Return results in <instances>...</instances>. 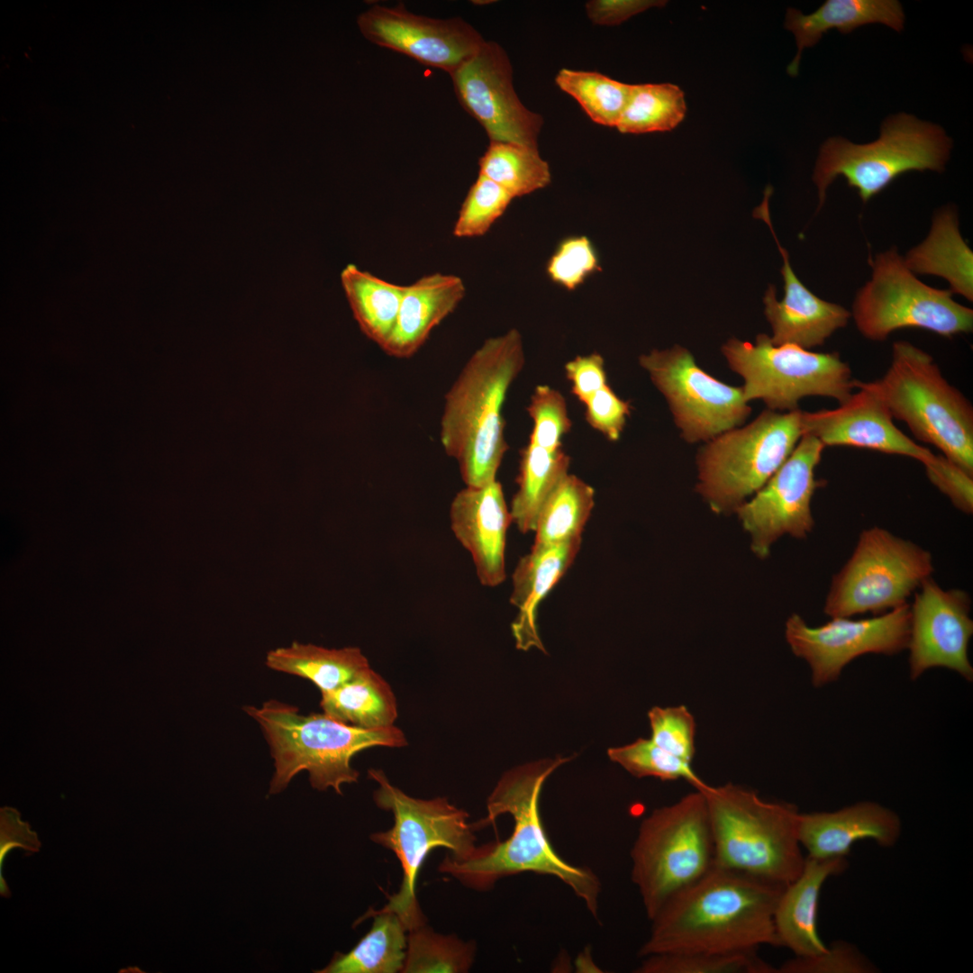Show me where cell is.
I'll list each match as a JSON object with an SVG mask.
<instances>
[{
	"label": "cell",
	"instance_id": "1",
	"mask_svg": "<svg viewBox=\"0 0 973 973\" xmlns=\"http://www.w3.org/2000/svg\"><path fill=\"white\" fill-rule=\"evenodd\" d=\"M784 887L714 865L650 920L639 956L778 947L774 912Z\"/></svg>",
	"mask_w": 973,
	"mask_h": 973
},
{
	"label": "cell",
	"instance_id": "2",
	"mask_svg": "<svg viewBox=\"0 0 973 973\" xmlns=\"http://www.w3.org/2000/svg\"><path fill=\"white\" fill-rule=\"evenodd\" d=\"M568 758L541 759L506 771L488 796L481 829L504 814L514 819L511 835L504 841L478 847L465 860L447 855L439 871L477 890L489 889L500 878L523 872L552 876L567 885L595 916L598 914L600 882L587 868L572 865L553 849L543 827L539 798L547 777Z\"/></svg>",
	"mask_w": 973,
	"mask_h": 973
},
{
	"label": "cell",
	"instance_id": "3",
	"mask_svg": "<svg viewBox=\"0 0 973 973\" xmlns=\"http://www.w3.org/2000/svg\"><path fill=\"white\" fill-rule=\"evenodd\" d=\"M524 363L522 335L510 329L483 342L445 395L441 442L458 462L466 486L496 480L509 448L502 410Z\"/></svg>",
	"mask_w": 973,
	"mask_h": 973
},
{
	"label": "cell",
	"instance_id": "4",
	"mask_svg": "<svg viewBox=\"0 0 973 973\" xmlns=\"http://www.w3.org/2000/svg\"><path fill=\"white\" fill-rule=\"evenodd\" d=\"M244 711L260 725L274 759L275 773L269 794L284 790L300 771L309 773L312 787L333 788L358 781L352 768L353 756L366 749L398 748L406 744L404 732L396 725L363 729L343 723L325 714H299L298 708L277 700Z\"/></svg>",
	"mask_w": 973,
	"mask_h": 973
},
{
	"label": "cell",
	"instance_id": "5",
	"mask_svg": "<svg viewBox=\"0 0 973 973\" xmlns=\"http://www.w3.org/2000/svg\"><path fill=\"white\" fill-rule=\"evenodd\" d=\"M698 790L706 801L714 865L784 886L801 873L805 857L794 805L765 801L732 783Z\"/></svg>",
	"mask_w": 973,
	"mask_h": 973
},
{
	"label": "cell",
	"instance_id": "6",
	"mask_svg": "<svg viewBox=\"0 0 973 973\" xmlns=\"http://www.w3.org/2000/svg\"><path fill=\"white\" fill-rule=\"evenodd\" d=\"M866 383L917 440L973 474V407L928 352L906 341H895L884 376Z\"/></svg>",
	"mask_w": 973,
	"mask_h": 973
},
{
	"label": "cell",
	"instance_id": "7",
	"mask_svg": "<svg viewBox=\"0 0 973 973\" xmlns=\"http://www.w3.org/2000/svg\"><path fill=\"white\" fill-rule=\"evenodd\" d=\"M368 777L377 783L373 799L376 805L394 816L393 826L371 834L372 841L392 850L403 870L398 891L388 897L379 911L393 912L407 931L425 923L416 896L421 867L430 852L445 848L456 860H465L478 850L468 814L451 805L446 797L414 798L391 784L381 769L370 768Z\"/></svg>",
	"mask_w": 973,
	"mask_h": 973
},
{
	"label": "cell",
	"instance_id": "8",
	"mask_svg": "<svg viewBox=\"0 0 973 973\" xmlns=\"http://www.w3.org/2000/svg\"><path fill=\"white\" fill-rule=\"evenodd\" d=\"M951 147V140L941 126L905 113L887 118L874 141L856 144L842 137L829 138L821 146L813 174L818 189L817 210L838 177H843L867 203L904 173L943 171Z\"/></svg>",
	"mask_w": 973,
	"mask_h": 973
},
{
	"label": "cell",
	"instance_id": "9",
	"mask_svg": "<svg viewBox=\"0 0 973 973\" xmlns=\"http://www.w3.org/2000/svg\"><path fill=\"white\" fill-rule=\"evenodd\" d=\"M631 858L632 879L651 920L670 899L714 866V842L704 794L696 789L644 818Z\"/></svg>",
	"mask_w": 973,
	"mask_h": 973
},
{
	"label": "cell",
	"instance_id": "10",
	"mask_svg": "<svg viewBox=\"0 0 973 973\" xmlns=\"http://www.w3.org/2000/svg\"><path fill=\"white\" fill-rule=\"evenodd\" d=\"M802 436L801 410H764L699 450L696 491L714 513L735 512L774 475Z\"/></svg>",
	"mask_w": 973,
	"mask_h": 973
},
{
	"label": "cell",
	"instance_id": "11",
	"mask_svg": "<svg viewBox=\"0 0 973 973\" xmlns=\"http://www.w3.org/2000/svg\"><path fill=\"white\" fill-rule=\"evenodd\" d=\"M722 352L730 368L744 380L745 400L761 399L769 410H797L806 396L829 397L841 404L855 388L850 368L838 352L776 345L764 333L757 335L754 343L731 338Z\"/></svg>",
	"mask_w": 973,
	"mask_h": 973
},
{
	"label": "cell",
	"instance_id": "12",
	"mask_svg": "<svg viewBox=\"0 0 973 973\" xmlns=\"http://www.w3.org/2000/svg\"><path fill=\"white\" fill-rule=\"evenodd\" d=\"M934 570L930 551L889 531L863 530L855 549L832 579L823 611L832 618L878 615L907 604Z\"/></svg>",
	"mask_w": 973,
	"mask_h": 973
},
{
	"label": "cell",
	"instance_id": "13",
	"mask_svg": "<svg viewBox=\"0 0 973 973\" xmlns=\"http://www.w3.org/2000/svg\"><path fill=\"white\" fill-rule=\"evenodd\" d=\"M872 275L857 293L851 316L867 339L885 341L904 328L951 337L973 329V310L952 298L950 290L932 287L905 265L896 249L869 259Z\"/></svg>",
	"mask_w": 973,
	"mask_h": 973
},
{
	"label": "cell",
	"instance_id": "14",
	"mask_svg": "<svg viewBox=\"0 0 973 973\" xmlns=\"http://www.w3.org/2000/svg\"><path fill=\"white\" fill-rule=\"evenodd\" d=\"M639 362L666 398L687 442L708 441L743 423L751 412L741 387L712 377L679 345L642 354Z\"/></svg>",
	"mask_w": 973,
	"mask_h": 973
},
{
	"label": "cell",
	"instance_id": "15",
	"mask_svg": "<svg viewBox=\"0 0 973 973\" xmlns=\"http://www.w3.org/2000/svg\"><path fill=\"white\" fill-rule=\"evenodd\" d=\"M786 639L793 653L804 659L819 687L837 680L851 660L868 653L895 655L907 649L910 605L905 604L871 618L834 617L811 627L798 614L786 623Z\"/></svg>",
	"mask_w": 973,
	"mask_h": 973
},
{
	"label": "cell",
	"instance_id": "16",
	"mask_svg": "<svg viewBox=\"0 0 973 973\" xmlns=\"http://www.w3.org/2000/svg\"><path fill=\"white\" fill-rule=\"evenodd\" d=\"M824 448L818 439L804 434L767 483L735 510L758 557L766 558L772 544L786 534L802 539L812 531L811 502L822 485L815 468Z\"/></svg>",
	"mask_w": 973,
	"mask_h": 973
},
{
	"label": "cell",
	"instance_id": "17",
	"mask_svg": "<svg viewBox=\"0 0 973 973\" xmlns=\"http://www.w3.org/2000/svg\"><path fill=\"white\" fill-rule=\"evenodd\" d=\"M450 75L461 106L485 129L490 141L538 147L543 125L516 95L513 67L505 50L486 41L479 50Z\"/></svg>",
	"mask_w": 973,
	"mask_h": 973
},
{
	"label": "cell",
	"instance_id": "18",
	"mask_svg": "<svg viewBox=\"0 0 973 973\" xmlns=\"http://www.w3.org/2000/svg\"><path fill=\"white\" fill-rule=\"evenodd\" d=\"M358 25L372 43L449 74L472 58L486 41L459 17L422 16L409 12L403 4L395 7L375 5L359 16Z\"/></svg>",
	"mask_w": 973,
	"mask_h": 973
},
{
	"label": "cell",
	"instance_id": "19",
	"mask_svg": "<svg viewBox=\"0 0 973 973\" xmlns=\"http://www.w3.org/2000/svg\"><path fill=\"white\" fill-rule=\"evenodd\" d=\"M914 594L910 605L909 672L913 680L941 667L973 679L968 643L973 634L971 599L960 589H943L932 577Z\"/></svg>",
	"mask_w": 973,
	"mask_h": 973
},
{
	"label": "cell",
	"instance_id": "20",
	"mask_svg": "<svg viewBox=\"0 0 973 973\" xmlns=\"http://www.w3.org/2000/svg\"><path fill=\"white\" fill-rule=\"evenodd\" d=\"M858 391L834 409L802 411L803 435L824 447L846 446L901 455L925 463L933 453L905 435L894 423L887 407L865 381L855 379Z\"/></svg>",
	"mask_w": 973,
	"mask_h": 973
},
{
	"label": "cell",
	"instance_id": "21",
	"mask_svg": "<svg viewBox=\"0 0 973 973\" xmlns=\"http://www.w3.org/2000/svg\"><path fill=\"white\" fill-rule=\"evenodd\" d=\"M771 194L772 187L768 186L761 204L753 212L754 217L768 224L783 259V298L777 300L772 285L763 298L765 315L772 328L770 340L776 345L788 343L809 350L823 345L837 330L845 327L851 314L842 305L815 296L799 280L773 229L768 207Z\"/></svg>",
	"mask_w": 973,
	"mask_h": 973
},
{
	"label": "cell",
	"instance_id": "22",
	"mask_svg": "<svg viewBox=\"0 0 973 973\" xmlns=\"http://www.w3.org/2000/svg\"><path fill=\"white\" fill-rule=\"evenodd\" d=\"M450 520L456 539L471 555L480 583L499 586L506 577V534L513 523L500 482L459 491Z\"/></svg>",
	"mask_w": 973,
	"mask_h": 973
},
{
	"label": "cell",
	"instance_id": "23",
	"mask_svg": "<svg viewBox=\"0 0 973 973\" xmlns=\"http://www.w3.org/2000/svg\"><path fill=\"white\" fill-rule=\"evenodd\" d=\"M801 847L807 857L846 858L858 841L871 840L891 848L901 834V821L892 810L874 802H859L837 811L799 814Z\"/></svg>",
	"mask_w": 973,
	"mask_h": 973
},
{
	"label": "cell",
	"instance_id": "24",
	"mask_svg": "<svg viewBox=\"0 0 973 973\" xmlns=\"http://www.w3.org/2000/svg\"><path fill=\"white\" fill-rule=\"evenodd\" d=\"M846 858L819 859L805 857L801 873L785 886L774 912L778 947L796 957L813 958L827 951L817 929L819 899L824 882L846 870Z\"/></svg>",
	"mask_w": 973,
	"mask_h": 973
},
{
	"label": "cell",
	"instance_id": "25",
	"mask_svg": "<svg viewBox=\"0 0 973 973\" xmlns=\"http://www.w3.org/2000/svg\"><path fill=\"white\" fill-rule=\"evenodd\" d=\"M465 294L462 278L452 274L435 272L407 285L394 330L381 349L391 357H412Z\"/></svg>",
	"mask_w": 973,
	"mask_h": 973
},
{
	"label": "cell",
	"instance_id": "26",
	"mask_svg": "<svg viewBox=\"0 0 973 973\" xmlns=\"http://www.w3.org/2000/svg\"><path fill=\"white\" fill-rule=\"evenodd\" d=\"M581 539L532 548L523 556L512 577L511 604L518 609L512 623L516 647L528 650L534 647L545 651L536 625L537 608L574 562Z\"/></svg>",
	"mask_w": 973,
	"mask_h": 973
},
{
	"label": "cell",
	"instance_id": "27",
	"mask_svg": "<svg viewBox=\"0 0 973 973\" xmlns=\"http://www.w3.org/2000/svg\"><path fill=\"white\" fill-rule=\"evenodd\" d=\"M905 20L903 7L896 0H827L810 14L789 8L785 27L794 33L797 51L787 71L791 77L797 76L803 50L815 45L832 28L850 33L858 27L879 23L901 32Z\"/></svg>",
	"mask_w": 973,
	"mask_h": 973
},
{
	"label": "cell",
	"instance_id": "28",
	"mask_svg": "<svg viewBox=\"0 0 973 973\" xmlns=\"http://www.w3.org/2000/svg\"><path fill=\"white\" fill-rule=\"evenodd\" d=\"M972 250L963 240L957 213L944 207L934 214L927 238L908 251L904 260L914 274L941 277L951 293L973 300Z\"/></svg>",
	"mask_w": 973,
	"mask_h": 973
},
{
	"label": "cell",
	"instance_id": "29",
	"mask_svg": "<svg viewBox=\"0 0 973 973\" xmlns=\"http://www.w3.org/2000/svg\"><path fill=\"white\" fill-rule=\"evenodd\" d=\"M266 665L271 669L312 681L321 693L340 687L370 668L359 648L327 649L296 641L269 650Z\"/></svg>",
	"mask_w": 973,
	"mask_h": 973
},
{
	"label": "cell",
	"instance_id": "30",
	"mask_svg": "<svg viewBox=\"0 0 973 973\" xmlns=\"http://www.w3.org/2000/svg\"><path fill=\"white\" fill-rule=\"evenodd\" d=\"M321 696L323 714L343 723L363 729L395 725L396 696L388 683L371 668Z\"/></svg>",
	"mask_w": 973,
	"mask_h": 973
},
{
	"label": "cell",
	"instance_id": "31",
	"mask_svg": "<svg viewBox=\"0 0 973 973\" xmlns=\"http://www.w3.org/2000/svg\"><path fill=\"white\" fill-rule=\"evenodd\" d=\"M370 930L348 952H337L319 973L402 972L407 949V929L393 912L368 911Z\"/></svg>",
	"mask_w": 973,
	"mask_h": 973
},
{
	"label": "cell",
	"instance_id": "32",
	"mask_svg": "<svg viewBox=\"0 0 973 973\" xmlns=\"http://www.w3.org/2000/svg\"><path fill=\"white\" fill-rule=\"evenodd\" d=\"M570 457L563 448L550 450L529 441L520 452L517 490L510 514L522 533L534 531L539 512L559 481L568 473Z\"/></svg>",
	"mask_w": 973,
	"mask_h": 973
},
{
	"label": "cell",
	"instance_id": "33",
	"mask_svg": "<svg viewBox=\"0 0 973 973\" xmlns=\"http://www.w3.org/2000/svg\"><path fill=\"white\" fill-rule=\"evenodd\" d=\"M341 282L359 329L382 348L396 325L406 286L384 280L354 264L342 269Z\"/></svg>",
	"mask_w": 973,
	"mask_h": 973
},
{
	"label": "cell",
	"instance_id": "34",
	"mask_svg": "<svg viewBox=\"0 0 973 973\" xmlns=\"http://www.w3.org/2000/svg\"><path fill=\"white\" fill-rule=\"evenodd\" d=\"M595 505V489L568 473L542 505L534 527L532 548L581 539Z\"/></svg>",
	"mask_w": 973,
	"mask_h": 973
},
{
	"label": "cell",
	"instance_id": "35",
	"mask_svg": "<svg viewBox=\"0 0 973 973\" xmlns=\"http://www.w3.org/2000/svg\"><path fill=\"white\" fill-rule=\"evenodd\" d=\"M479 174L489 178L514 199L542 189L550 185L549 163L538 147L490 141L478 160Z\"/></svg>",
	"mask_w": 973,
	"mask_h": 973
},
{
	"label": "cell",
	"instance_id": "36",
	"mask_svg": "<svg viewBox=\"0 0 973 973\" xmlns=\"http://www.w3.org/2000/svg\"><path fill=\"white\" fill-rule=\"evenodd\" d=\"M686 112L685 95L677 85L634 84L615 128L630 134L671 131Z\"/></svg>",
	"mask_w": 973,
	"mask_h": 973
},
{
	"label": "cell",
	"instance_id": "37",
	"mask_svg": "<svg viewBox=\"0 0 973 973\" xmlns=\"http://www.w3.org/2000/svg\"><path fill=\"white\" fill-rule=\"evenodd\" d=\"M559 88L573 97L596 123L616 127L632 85L596 71L561 68L555 77Z\"/></svg>",
	"mask_w": 973,
	"mask_h": 973
},
{
	"label": "cell",
	"instance_id": "38",
	"mask_svg": "<svg viewBox=\"0 0 973 973\" xmlns=\"http://www.w3.org/2000/svg\"><path fill=\"white\" fill-rule=\"evenodd\" d=\"M408 932L404 973H463L468 972L474 962V941L437 933L426 923Z\"/></svg>",
	"mask_w": 973,
	"mask_h": 973
},
{
	"label": "cell",
	"instance_id": "39",
	"mask_svg": "<svg viewBox=\"0 0 973 973\" xmlns=\"http://www.w3.org/2000/svg\"><path fill=\"white\" fill-rule=\"evenodd\" d=\"M636 973H774L756 950L668 953L643 957Z\"/></svg>",
	"mask_w": 973,
	"mask_h": 973
},
{
	"label": "cell",
	"instance_id": "40",
	"mask_svg": "<svg viewBox=\"0 0 973 973\" xmlns=\"http://www.w3.org/2000/svg\"><path fill=\"white\" fill-rule=\"evenodd\" d=\"M608 757L637 777H653L662 781L684 779L696 789L704 782L687 762L658 746L651 739L639 738L634 742L607 750Z\"/></svg>",
	"mask_w": 973,
	"mask_h": 973
},
{
	"label": "cell",
	"instance_id": "41",
	"mask_svg": "<svg viewBox=\"0 0 973 973\" xmlns=\"http://www.w3.org/2000/svg\"><path fill=\"white\" fill-rule=\"evenodd\" d=\"M513 199L503 187L478 174L461 205L452 234L457 238L483 236L505 214Z\"/></svg>",
	"mask_w": 973,
	"mask_h": 973
},
{
	"label": "cell",
	"instance_id": "42",
	"mask_svg": "<svg viewBox=\"0 0 973 973\" xmlns=\"http://www.w3.org/2000/svg\"><path fill=\"white\" fill-rule=\"evenodd\" d=\"M550 281L573 291L592 275L602 270L597 250L585 235H573L560 241L546 264Z\"/></svg>",
	"mask_w": 973,
	"mask_h": 973
},
{
	"label": "cell",
	"instance_id": "43",
	"mask_svg": "<svg viewBox=\"0 0 973 973\" xmlns=\"http://www.w3.org/2000/svg\"><path fill=\"white\" fill-rule=\"evenodd\" d=\"M526 411L532 421L529 441L550 450L562 448V438L572 426L563 395L548 385H538Z\"/></svg>",
	"mask_w": 973,
	"mask_h": 973
},
{
	"label": "cell",
	"instance_id": "44",
	"mask_svg": "<svg viewBox=\"0 0 973 973\" xmlns=\"http://www.w3.org/2000/svg\"><path fill=\"white\" fill-rule=\"evenodd\" d=\"M648 717L651 740L661 749L687 762L695 756L696 722L685 705L652 707Z\"/></svg>",
	"mask_w": 973,
	"mask_h": 973
},
{
	"label": "cell",
	"instance_id": "45",
	"mask_svg": "<svg viewBox=\"0 0 973 973\" xmlns=\"http://www.w3.org/2000/svg\"><path fill=\"white\" fill-rule=\"evenodd\" d=\"M928 479L950 498L959 511L973 512V474L968 473L942 454L923 464Z\"/></svg>",
	"mask_w": 973,
	"mask_h": 973
},
{
	"label": "cell",
	"instance_id": "46",
	"mask_svg": "<svg viewBox=\"0 0 973 973\" xmlns=\"http://www.w3.org/2000/svg\"><path fill=\"white\" fill-rule=\"evenodd\" d=\"M583 405L585 419L594 430L610 441L620 439L631 406L614 393L609 384L597 390Z\"/></svg>",
	"mask_w": 973,
	"mask_h": 973
},
{
	"label": "cell",
	"instance_id": "47",
	"mask_svg": "<svg viewBox=\"0 0 973 973\" xmlns=\"http://www.w3.org/2000/svg\"><path fill=\"white\" fill-rule=\"evenodd\" d=\"M873 967L849 944L839 942L827 951L813 958L786 961L777 970L782 973L870 972Z\"/></svg>",
	"mask_w": 973,
	"mask_h": 973
},
{
	"label": "cell",
	"instance_id": "48",
	"mask_svg": "<svg viewBox=\"0 0 973 973\" xmlns=\"http://www.w3.org/2000/svg\"><path fill=\"white\" fill-rule=\"evenodd\" d=\"M41 841L35 832L31 831L26 822L20 820L19 813L12 808L1 809L0 819V894L10 897L11 892L3 878V863L8 852L14 848H21L32 854L40 850Z\"/></svg>",
	"mask_w": 973,
	"mask_h": 973
},
{
	"label": "cell",
	"instance_id": "49",
	"mask_svg": "<svg viewBox=\"0 0 973 973\" xmlns=\"http://www.w3.org/2000/svg\"><path fill=\"white\" fill-rule=\"evenodd\" d=\"M564 369L572 395L582 405L608 384L604 358L597 352L575 357L565 364Z\"/></svg>",
	"mask_w": 973,
	"mask_h": 973
},
{
	"label": "cell",
	"instance_id": "50",
	"mask_svg": "<svg viewBox=\"0 0 973 973\" xmlns=\"http://www.w3.org/2000/svg\"><path fill=\"white\" fill-rule=\"evenodd\" d=\"M659 0H591L585 7L589 20L597 25L614 26L651 7H661Z\"/></svg>",
	"mask_w": 973,
	"mask_h": 973
}]
</instances>
